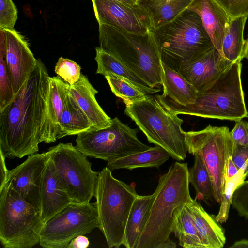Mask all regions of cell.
<instances>
[{"label": "cell", "instance_id": "obj_1", "mask_svg": "<svg viewBox=\"0 0 248 248\" xmlns=\"http://www.w3.org/2000/svg\"><path fill=\"white\" fill-rule=\"evenodd\" d=\"M50 76L40 59L35 69L0 112V152L5 158L36 153L42 142L49 93Z\"/></svg>", "mask_w": 248, "mask_h": 248}, {"label": "cell", "instance_id": "obj_2", "mask_svg": "<svg viewBox=\"0 0 248 248\" xmlns=\"http://www.w3.org/2000/svg\"><path fill=\"white\" fill-rule=\"evenodd\" d=\"M187 163L176 162L160 175L148 218L136 248H175L171 240L174 213L193 199L189 192Z\"/></svg>", "mask_w": 248, "mask_h": 248}, {"label": "cell", "instance_id": "obj_3", "mask_svg": "<svg viewBox=\"0 0 248 248\" xmlns=\"http://www.w3.org/2000/svg\"><path fill=\"white\" fill-rule=\"evenodd\" d=\"M242 64L234 62L209 88L198 93L192 103L182 105L157 95L162 103L175 114L236 121L248 117L241 82Z\"/></svg>", "mask_w": 248, "mask_h": 248}, {"label": "cell", "instance_id": "obj_4", "mask_svg": "<svg viewBox=\"0 0 248 248\" xmlns=\"http://www.w3.org/2000/svg\"><path fill=\"white\" fill-rule=\"evenodd\" d=\"M99 47L154 88L162 85L163 69L158 46L150 30L144 33L124 31L99 24Z\"/></svg>", "mask_w": 248, "mask_h": 248}, {"label": "cell", "instance_id": "obj_5", "mask_svg": "<svg viewBox=\"0 0 248 248\" xmlns=\"http://www.w3.org/2000/svg\"><path fill=\"white\" fill-rule=\"evenodd\" d=\"M150 30L162 63L178 72L181 64L199 58L215 47L200 16L188 8L171 21Z\"/></svg>", "mask_w": 248, "mask_h": 248}, {"label": "cell", "instance_id": "obj_6", "mask_svg": "<svg viewBox=\"0 0 248 248\" xmlns=\"http://www.w3.org/2000/svg\"><path fill=\"white\" fill-rule=\"evenodd\" d=\"M124 113L134 121L149 142L159 146L177 161L185 159L188 152L183 120L169 110L157 95L126 105Z\"/></svg>", "mask_w": 248, "mask_h": 248}, {"label": "cell", "instance_id": "obj_7", "mask_svg": "<svg viewBox=\"0 0 248 248\" xmlns=\"http://www.w3.org/2000/svg\"><path fill=\"white\" fill-rule=\"evenodd\" d=\"M132 185L115 178L108 167L99 172L94 197L99 223L109 248L123 245L132 205L138 196Z\"/></svg>", "mask_w": 248, "mask_h": 248}, {"label": "cell", "instance_id": "obj_8", "mask_svg": "<svg viewBox=\"0 0 248 248\" xmlns=\"http://www.w3.org/2000/svg\"><path fill=\"white\" fill-rule=\"evenodd\" d=\"M44 225L40 213L12 188L0 191V241L5 248H31L39 243Z\"/></svg>", "mask_w": 248, "mask_h": 248}, {"label": "cell", "instance_id": "obj_9", "mask_svg": "<svg viewBox=\"0 0 248 248\" xmlns=\"http://www.w3.org/2000/svg\"><path fill=\"white\" fill-rule=\"evenodd\" d=\"M184 133L188 152L202 159L212 182L213 198L220 203L225 187V169L234 146L229 129L209 125Z\"/></svg>", "mask_w": 248, "mask_h": 248}, {"label": "cell", "instance_id": "obj_10", "mask_svg": "<svg viewBox=\"0 0 248 248\" xmlns=\"http://www.w3.org/2000/svg\"><path fill=\"white\" fill-rule=\"evenodd\" d=\"M138 132L137 129L130 128L116 117L108 127L78 134L75 146L87 157L109 163L152 147L139 140Z\"/></svg>", "mask_w": 248, "mask_h": 248}, {"label": "cell", "instance_id": "obj_11", "mask_svg": "<svg viewBox=\"0 0 248 248\" xmlns=\"http://www.w3.org/2000/svg\"><path fill=\"white\" fill-rule=\"evenodd\" d=\"M48 150L73 202L90 203L94 196L99 172L92 169L87 156L72 143H60Z\"/></svg>", "mask_w": 248, "mask_h": 248}, {"label": "cell", "instance_id": "obj_12", "mask_svg": "<svg viewBox=\"0 0 248 248\" xmlns=\"http://www.w3.org/2000/svg\"><path fill=\"white\" fill-rule=\"evenodd\" d=\"M99 228L95 203L73 202L45 223L39 244L45 248H66L78 236Z\"/></svg>", "mask_w": 248, "mask_h": 248}, {"label": "cell", "instance_id": "obj_13", "mask_svg": "<svg viewBox=\"0 0 248 248\" xmlns=\"http://www.w3.org/2000/svg\"><path fill=\"white\" fill-rule=\"evenodd\" d=\"M50 157L48 150L29 155L21 164L9 170L5 185L12 188L39 213L41 180Z\"/></svg>", "mask_w": 248, "mask_h": 248}, {"label": "cell", "instance_id": "obj_14", "mask_svg": "<svg viewBox=\"0 0 248 248\" xmlns=\"http://www.w3.org/2000/svg\"><path fill=\"white\" fill-rule=\"evenodd\" d=\"M99 24L132 33H146L152 28L147 12L139 4L130 6L113 0H91Z\"/></svg>", "mask_w": 248, "mask_h": 248}, {"label": "cell", "instance_id": "obj_15", "mask_svg": "<svg viewBox=\"0 0 248 248\" xmlns=\"http://www.w3.org/2000/svg\"><path fill=\"white\" fill-rule=\"evenodd\" d=\"M4 30L7 70L16 95L35 69L37 59L22 35L15 29Z\"/></svg>", "mask_w": 248, "mask_h": 248}, {"label": "cell", "instance_id": "obj_16", "mask_svg": "<svg viewBox=\"0 0 248 248\" xmlns=\"http://www.w3.org/2000/svg\"><path fill=\"white\" fill-rule=\"evenodd\" d=\"M233 63L215 47L199 58L181 64L178 72L198 93L213 84Z\"/></svg>", "mask_w": 248, "mask_h": 248}, {"label": "cell", "instance_id": "obj_17", "mask_svg": "<svg viewBox=\"0 0 248 248\" xmlns=\"http://www.w3.org/2000/svg\"><path fill=\"white\" fill-rule=\"evenodd\" d=\"M40 202V214L44 224L73 202L50 157L42 178Z\"/></svg>", "mask_w": 248, "mask_h": 248}, {"label": "cell", "instance_id": "obj_18", "mask_svg": "<svg viewBox=\"0 0 248 248\" xmlns=\"http://www.w3.org/2000/svg\"><path fill=\"white\" fill-rule=\"evenodd\" d=\"M187 8L200 16L215 47L221 53L223 38L232 19L227 12L216 0H193Z\"/></svg>", "mask_w": 248, "mask_h": 248}, {"label": "cell", "instance_id": "obj_19", "mask_svg": "<svg viewBox=\"0 0 248 248\" xmlns=\"http://www.w3.org/2000/svg\"><path fill=\"white\" fill-rule=\"evenodd\" d=\"M49 93L47 114L44 124L42 142H55L59 131V123L63 111L70 85L59 76L50 77Z\"/></svg>", "mask_w": 248, "mask_h": 248}, {"label": "cell", "instance_id": "obj_20", "mask_svg": "<svg viewBox=\"0 0 248 248\" xmlns=\"http://www.w3.org/2000/svg\"><path fill=\"white\" fill-rule=\"evenodd\" d=\"M69 93L86 114L94 129L104 128L111 124L112 119L105 113L96 99L98 91L86 75L81 73L78 80L70 85Z\"/></svg>", "mask_w": 248, "mask_h": 248}, {"label": "cell", "instance_id": "obj_21", "mask_svg": "<svg viewBox=\"0 0 248 248\" xmlns=\"http://www.w3.org/2000/svg\"><path fill=\"white\" fill-rule=\"evenodd\" d=\"M187 204L195 226L201 237L204 248H222L226 243V237L222 227L215 217L209 214L197 201Z\"/></svg>", "mask_w": 248, "mask_h": 248}, {"label": "cell", "instance_id": "obj_22", "mask_svg": "<svg viewBox=\"0 0 248 248\" xmlns=\"http://www.w3.org/2000/svg\"><path fill=\"white\" fill-rule=\"evenodd\" d=\"M95 60L97 63L96 74L104 77L113 74L129 82L147 94H153L160 91L159 88L151 87L116 58L102 50L95 47Z\"/></svg>", "mask_w": 248, "mask_h": 248}, {"label": "cell", "instance_id": "obj_23", "mask_svg": "<svg viewBox=\"0 0 248 248\" xmlns=\"http://www.w3.org/2000/svg\"><path fill=\"white\" fill-rule=\"evenodd\" d=\"M154 194L138 196L131 207L124 232L123 245L136 248L139 239L147 221Z\"/></svg>", "mask_w": 248, "mask_h": 248}, {"label": "cell", "instance_id": "obj_24", "mask_svg": "<svg viewBox=\"0 0 248 248\" xmlns=\"http://www.w3.org/2000/svg\"><path fill=\"white\" fill-rule=\"evenodd\" d=\"M193 0H140L139 4L148 13L152 28H158L171 21L186 9Z\"/></svg>", "mask_w": 248, "mask_h": 248}, {"label": "cell", "instance_id": "obj_25", "mask_svg": "<svg viewBox=\"0 0 248 248\" xmlns=\"http://www.w3.org/2000/svg\"><path fill=\"white\" fill-rule=\"evenodd\" d=\"M163 69L162 95L182 105L193 103L198 95L194 87L181 74L162 63Z\"/></svg>", "mask_w": 248, "mask_h": 248}, {"label": "cell", "instance_id": "obj_26", "mask_svg": "<svg viewBox=\"0 0 248 248\" xmlns=\"http://www.w3.org/2000/svg\"><path fill=\"white\" fill-rule=\"evenodd\" d=\"M92 129L94 128L88 117L68 92L59 123L57 139L69 135H78Z\"/></svg>", "mask_w": 248, "mask_h": 248}, {"label": "cell", "instance_id": "obj_27", "mask_svg": "<svg viewBox=\"0 0 248 248\" xmlns=\"http://www.w3.org/2000/svg\"><path fill=\"white\" fill-rule=\"evenodd\" d=\"M170 154L163 148L155 145L143 152L135 153L107 163L111 171L120 169L132 170L139 168H157L169 159Z\"/></svg>", "mask_w": 248, "mask_h": 248}, {"label": "cell", "instance_id": "obj_28", "mask_svg": "<svg viewBox=\"0 0 248 248\" xmlns=\"http://www.w3.org/2000/svg\"><path fill=\"white\" fill-rule=\"evenodd\" d=\"M172 232L184 248H204L187 204L174 213Z\"/></svg>", "mask_w": 248, "mask_h": 248}, {"label": "cell", "instance_id": "obj_29", "mask_svg": "<svg viewBox=\"0 0 248 248\" xmlns=\"http://www.w3.org/2000/svg\"><path fill=\"white\" fill-rule=\"evenodd\" d=\"M247 18L240 16L232 18L223 38L221 54L233 62H241L244 58V30Z\"/></svg>", "mask_w": 248, "mask_h": 248}, {"label": "cell", "instance_id": "obj_30", "mask_svg": "<svg viewBox=\"0 0 248 248\" xmlns=\"http://www.w3.org/2000/svg\"><path fill=\"white\" fill-rule=\"evenodd\" d=\"M193 156L194 164L189 169V181L196 192L195 198L211 200L213 198L214 191L210 175L202 158L198 155Z\"/></svg>", "mask_w": 248, "mask_h": 248}, {"label": "cell", "instance_id": "obj_31", "mask_svg": "<svg viewBox=\"0 0 248 248\" xmlns=\"http://www.w3.org/2000/svg\"><path fill=\"white\" fill-rule=\"evenodd\" d=\"M113 94L122 99L125 105L145 99V93L124 79L112 74L105 77Z\"/></svg>", "mask_w": 248, "mask_h": 248}, {"label": "cell", "instance_id": "obj_32", "mask_svg": "<svg viewBox=\"0 0 248 248\" xmlns=\"http://www.w3.org/2000/svg\"><path fill=\"white\" fill-rule=\"evenodd\" d=\"M6 51L4 30L0 29V112L14 99L15 95L7 73L5 55Z\"/></svg>", "mask_w": 248, "mask_h": 248}, {"label": "cell", "instance_id": "obj_33", "mask_svg": "<svg viewBox=\"0 0 248 248\" xmlns=\"http://www.w3.org/2000/svg\"><path fill=\"white\" fill-rule=\"evenodd\" d=\"M248 176L242 170H239L237 174L226 181L220 208L217 215L215 217L218 222L223 223L228 220L233 193Z\"/></svg>", "mask_w": 248, "mask_h": 248}, {"label": "cell", "instance_id": "obj_34", "mask_svg": "<svg viewBox=\"0 0 248 248\" xmlns=\"http://www.w3.org/2000/svg\"><path fill=\"white\" fill-rule=\"evenodd\" d=\"M81 67L75 61L60 57L55 67V73L64 81L72 85L80 78Z\"/></svg>", "mask_w": 248, "mask_h": 248}, {"label": "cell", "instance_id": "obj_35", "mask_svg": "<svg viewBox=\"0 0 248 248\" xmlns=\"http://www.w3.org/2000/svg\"><path fill=\"white\" fill-rule=\"evenodd\" d=\"M17 10L12 0H0V29H15Z\"/></svg>", "mask_w": 248, "mask_h": 248}, {"label": "cell", "instance_id": "obj_36", "mask_svg": "<svg viewBox=\"0 0 248 248\" xmlns=\"http://www.w3.org/2000/svg\"><path fill=\"white\" fill-rule=\"evenodd\" d=\"M232 205L240 217L248 218V180L244 181L235 190Z\"/></svg>", "mask_w": 248, "mask_h": 248}, {"label": "cell", "instance_id": "obj_37", "mask_svg": "<svg viewBox=\"0 0 248 248\" xmlns=\"http://www.w3.org/2000/svg\"><path fill=\"white\" fill-rule=\"evenodd\" d=\"M231 18L248 17V0H216Z\"/></svg>", "mask_w": 248, "mask_h": 248}, {"label": "cell", "instance_id": "obj_38", "mask_svg": "<svg viewBox=\"0 0 248 248\" xmlns=\"http://www.w3.org/2000/svg\"><path fill=\"white\" fill-rule=\"evenodd\" d=\"M230 134L234 144L248 147V123L247 121L242 119L235 121Z\"/></svg>", "mask_w": 248, "mask_h": 248}, {"label": "cell", "instance_id": "obj_39", "mask_svg": "<svg viewBox=\"0 0 248 248\" xmlns=\"http://www.w3.org/2000/svg\"><path fill=\"white\" fill-rule=\"evenodd\" d=\"M232 159L238 170L248 175V147L234 144Z\"/></svg>", "mask_w": 248, "mask_h": 248}, {"label": "cell", "instance_id": "obj_40", "mask_svg": "<svg viewBox=\"0 0 248 248\" xmlns=\"http://www.w3.org/2000/svg\"><path fill=\"white\" fill-rule=\"evenodd\" d=\"M89 245V240L85 235H80L73 239L66 248H86Z\"/></svg>", "mask_w": 248, "mask_h": 248}, {"label": "cell", "instance_id": "obj_41", "mask_svg": "<svg viewBox=\"0 0 248 248\" xmlns=\"http://www.w3.org/2000/svg\"><path fill=\"white\" fill-rule=\"evenodd\" d=\"M5 158L3 154L0 152V191L2 190L6 184L9 172L5 163Z\"/></svg>", "mask_w": 248, "mask_h": 248}, {"label": "cell", "instance_id": "obj_42", "mask_svg": "<svg viewBox=\"0 0 248 248\" xmlns=\"http://www.w3.org/2000/svg\"><path fill=\"white\" fill-rule=\"evenodd\" d=\"M239 170L233 162L232 156L230 157L227 162L225 169V182L226 180L237 174Z\"/></svg>", "mask_w": 248, "mask_h": 248}, {"label": "cell", "instance_id": "obj_43", "mask_svg": "<svg viewBox=\"0 0 248 248\" xmlns=\"http://www.w3.org/2000/svg\"><path fill=\"white\" fill-rule=\"evenodd\" d=\"M230 248H248V239H241L235 241Z\"/></svg>", "mask_w": 248, "mask_h": 248}, {"label": "cell", "instance_id": "obj_44", "mask_svg": "<svg viewBox=\"0 0 248 248\" xmlns=\"http://www.w3.org/2000/svg\"><path fill=\"white\" fill-rule=\"evenodd\" d=\"M130 6H135L139 4V0H113Z\"/></svg>", "mask_w": 248, "mask_h": 248}, {"label": "cell", "instance_id": "obj_45", "mask_svg": "<svg viewBox=\"0 0 248 248\" xmlns=\"http://www.w3.org/2000/svg\"><path fill=\"white\" fill-rule=\"evenodd\" d=\"M246 58L248 61V35L247 39L245 40L244 58Z\"/></svg>", "mask_w": 248, "mask_h": 248}, {"label": "cell", "instance_id": "obj_46", "mask_svg": "<svg viewBox=\"0 0 248 248\" xmlns=\"http://www.w3.org/2000/svg\"><path fill=\"white\" fill-rule=\"evenodd\" d=\"M139 1H140V0H139Z\"/></svg>", "mask_w": 248, "mask_h": 248}]
</instances>
